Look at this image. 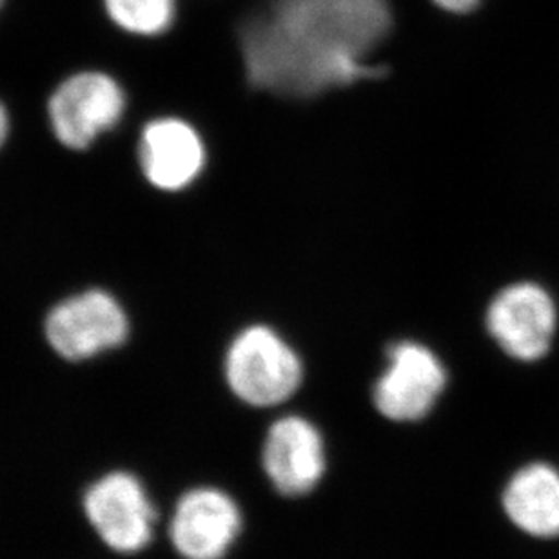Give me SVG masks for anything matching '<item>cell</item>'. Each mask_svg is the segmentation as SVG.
<instances>
[{
    "label": "cell",
    "instance_id": "277c9868",
    "mask_svg": "<svg viewBox=\"0 0 559 559\" xmlns=\"http://www.w3.org/2000/svg\"><path fill=\"white\" fill-rule=\"evenodd\" d=\"M82 509L100 542L114 552L136 555L153 542L158 512L135 474H104L87 487Z\"/></svg>",
    "mask_w": 559,
    "mask_h": 559
},
{
    "label": "cell",
    "instance_id": "9a60e30c",
    "mask_svg": "<svg viewBox=\"0 0 559 559\" xmlns=\"http://www.w3.org/2000/svg\"><path fill=\"white\" fill-rule=\"evenodd\" d=\"M0 5H2V0H0Z\"/></svg>",
    "mask_w": 559,
    "mask_h": 559
},
{
    "label": "cell",
    "instance_id": "3957f363",
    "mask_svg": "<svg viewBox=\"0 0 559 559\" xmlns=\"http://www.w3.org/2000/svg\"><path fill=\"white\" fill-rule=\"evenodd\" d=\"M51 349L68 361L92 360L130 336V318L111 293L90 289L59 301L44 322Z\"/></svg>",
    "mask_w": 559,
    "mask_h": 559
},
{
    "label": "cell",
    "instance_id": "8fae6325",
    "mask_svg": "<svg viewBox=\"0 0 559 559\" xmlns=\"http://www.w3.org/2000/svg\"><path fill=\"white\" fill-rule=\"evenodd\" d=\"M507 516L536 538L559 536V473L534 463L514 474L503 492Z\"/></svg>",
    "mask_w": 559,
    "mask_h": 559
},
{
    "label": "cell",
    "instance_id": "7a4b0ae2",
    "mask_svg": "<svg viewBox=\"0 0 559 559\" xmlns=\"http://www.w3.org/2000/svg\"><path fill=\"white\" fill-rule=\"evenodd\" d=\"M226 380L243 404L275 407L298 391L304 366L295 349L273 329L253 325L243 329L229 345Z\"/></svg>",
    "mask_w": 559,
    "mask_h": 559
},
{
    "label": "cell",
    "instance_id": "5bb4252c",
    "mask_svg": "<svg viewBox=\"0 0 559 559\" xmlns=\"http://www.w3.org/2000/svg\"><path fill=\"white\" fill-rule=\"evenodd\" d=\"M8 133H10V117H8L4 104L0 103V147L8 139Z\"/></svg>",
    "mask_w": 559,
    "mask_h": 559
},
{
    "label": "cell",
    "instance_id": "30bf717a",
    "mask_svg": "<svg viewBox=\"0 0 559 559\" xmlns=\"http://www.w3.org/2000/svg\"><path fill=\"white\" fill-rule=\"evenodd\" d=\"M140 167L160 191H182L205 166V145L199 131L182 119L151 120L140 136Z\"/></svg>",
    "mask_w": 559,
    "mask_h": 559
},
{
    "label": "cell",
    "instance_id": "4fadbf2b",
    "mask_svg": "<svg viewBox=\"0 0 559 559\" xmlns=\"http://www.w3.org/2000/svg\"><path fill=\"white\" fill-rule=\"evenodd\" d=\"M481 0H435V4L440 5L441 10L451 11V13H468L474 8H478Z\"/></svg>",
    "mask_w": 559,
    "mask_h": 559
},
{
    "label": "cell",
    "instance_id": "ba28073f",
    "mask_svg": "<svg viewBox=\"0 0 559 559\" xmlns=\"http://www.w3.org/2000/svg\"><path fill=\"white\" fill-rule=\"evenodd\" d=\"M240 531V507L215 487H197L180 496L169 522L173 547L183 559H222Z\"/></svg>",
    "mask_w": 559,
    "mask_h": 559
},
{
    "label": "cell",
    "instance_id": "9c48e42d",
    "mask_svg": "<svg viewBox=\"0 0 559 559\" xmlns=\"http://www.w3.org/2000/svg\"><path fill=\"white\" fill-rule=\"evenodd\" d=\"M262 463L280 495H309L322 481L328 465L320 430L300 416L280 418L265 438Z\"/></svg>",
    "mask_w": 559,
    "mask_h": 559
},
{
    "label": "cell",
    "instance_id": "5b68a950",
    "mask_svg": "<svg viewBox=\"0 0 559 559\" xmlns=\"http://www.w3.org/2000/svg\"><path fill=\"white\" fill-rule=\"evenodd\" d=\"M126 93L103 71H81L66 79L49 98V124L60 144L87 150L124 117Z\"/></svg>",
    "mask_w": 559,
    "mask_h": 559
},
{
    "label": "cell",
    "instance_id": "8992f818",
    "mask_svg": "<svg viewBox=\"0 0 559 559\" xmlns=\"http://www.w3.org/2000/svg\"><path fill=\"white\" fill-rule=\"evenodd\" d=\"M487 329L501 350L514 360H542L555 340L558 307L542 285L512 284L490 301Z\"/></svg>",
    "mask_w": 559,
    "mask_h": 559
},
{
    "label": "cell",
    "instance_id": "52a82bcc",
    "mask_svg": "<svg viewBox=\"0 0 559 559\" xmlns=\"http://www.w3.org/2000/svg\"><path fill=\"white\" fill-rule=\"evenodd\" d=\"M445 383V367L429 347L400 342L389 349L388 369L378 378L372 400L388 419L418 421L432 411Z\"/></svg>",
    "mask_w": 559,
    "mask_h": 559
},
{
    "label": "cell",
    "instance_id": "7c38bea8",
    "mask_svg": "<svg viewBox=\"0 0 559 559\" xmlns=\"http://www.w3.org/2000/svg\"><path fill=\"white\" fill-rule=\"evenodd\" d=\"M109 21L136 37H156L171 27L177 0H104Z\"/></svg>",
    "mask_w": 559,
    "mask_h": 559
},
{
    "label": "cell",
    "instance_id": "6da1fadb",
    "mask_svg": "<svg viewBox=\"0 0 559 559\" xmlns=\"http://www.w3.org/2000/svg\"><path fill=\"white\" fill-rule=\"evenodd\" d=\"M393 24L389 0H271L240 29L249 82L307 98L382 73L366 64Z\"/></svg>",
    "mask_w": 559,
    "mask_h": 559
}]
</instances>
